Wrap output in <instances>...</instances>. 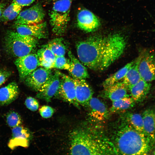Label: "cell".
I'll return each mask as SVG.
<instances>
[{"mask_svg":"<svg viewBox=\"0 0 155 155\" xmlns=\"http://www.w3.org/2000/svg\"><path fill=\"white\" fill-rule=\"evenodd\" d=\"M126 41L119 33L107 36L96 35L78 42L77 54L84 65L96 71L105 70L124 53Z\"/></svg>","mask_w":155,"mask_h":155,"instance_id":"1","label":"cell"},{"mask_svg":"<svg viewBox=\"0 0 155 155\" xmlns=\"http://www.w3.org/2000/svg\"><path fill=\"white\" fill-rule=\"evenodd\" d=\"M69 138L71 154H118L110 140L92 128L76 129L70 133Z\"/></svg>","mask_w":155,"mask_h":155,"instance_id":"2","label":"cell"},{"mask_svg":"<svg viewBox=\"0 0 155 155\" xmlns=\"http://www.w3.org/2000/svg\"><path fill=\"white\" fill-rule=\"evenodd\" d=\"M114 131L113 141L118 154L146 155L152 144L144 133L132 127L123 119Z\"/></svg>","mask_w":155,"mask_h":155,"instance_id":"3","label":"cell"},{"mask_svg":"<svg viewBox=\"0 0 155 155\" xmlns=\"http://www.w3.org/2000/svg\"><path fill=\"white\" fill-rule=\"evenodd\" d=\"M37 38L21 34L17 31L9 30L5 37V46L7 52L17 58L26 55L36 47Z\"/></svg>","mask_w":155,"mask_h":155,"instance_id":"4","label":"cell"},{"mask_svg":"<svg viewBox=\"0 0 155 155\" xmlns=\"http://www.w3.org/2000/svg\"><path fill=\"white\" fill-rule=\"evenodd\" d=\"M50 14V22L52 31L56 35H61L66 30L70 20L72 0L54 1Z\"/></svg>","mask_w":155,"mask_h":155,"instance_id":"5","label":"cell"},{"mask_svg":"<svg viewBox=\"0 0 155 155\" xmlns=\"http://www.w3.org/2000/svg\"><path fill=\"white\" fill-rule=\"evenodd\" d=\"M138 69L141 78L149 82L155 80V53L149 50L142 52Z\"/></svg>","mask_w":155,"mask_h":155,"instance_id":"6","label":"cell"},{"mask_svg":"<svg viewBox=\"0 0 155 155\" xmlns=\"http://www.w3.org/2000/svg\"><path fill=\"white\" fill-rule=\"evenodd\" d=\"M14 63L18 71L20 79L23 80L39 66L37 54L32 53L17 58Z\"/></svg>","mask_w":155,"mask_h":155,"instance_id":"7","label":"cell"},{"mask_svg":"<svg viewBox=\"0 0 155 155\" xmlns=\"http://www.w3.org/2000/svg\"><path fill=\"white\" fill-rule=\"evenodd\" d=\"M45 12L41 5L36 4L20 12L16 18L15 24H33L42 22Z\"/></svg>","mask_w":155,"mask_h":155,"instance_id":"8","label":"cell"},{"mask_svg":"<svg viewBox=\"0 0 155 155\" xmlns=\"http://www.w3.org/2000/svg\"><path fill=\"white\" fill-rule=\"evenodd\" d=\"M60 82L57 94L65 100L79 108L76 99L75 88L72 78L60 72Z\"/></svg>","mask_w":155,"mask_h":155,"instance_id":"9","label":"cell"},{"mask_svg":"<svg viewBox=\"0 0 155 155\" xmlns=\"http://www.w3.org/2000/svg\"><path fill=\"white\" fill-rule=\"evenodd\" d=\"M60 82V72L53 73L51 77L38 91L36 97L49 102L57 94Z\"/></svg>","mask_w":155,"mask_h":155,"instance_id":"10","label":"cell"},{"mask_svg":"<svg viewBox=\"0 0 155 155\" xmlns=\"http://www.w3.org/2000/svg\"><path fill=\"white\" fill-rule=\"evenodd\" d=\"M78 28L86 32H91L97 30L100 25L99 19L90 11L83 9L80 10L77 17Z\"/></svg>","mask_w":155,"mask_h":155,"instance_id":"11","label":"cell"},{"mask_svg":"<svg viewBox=\"0 0 155 155\" xmlns=\"http://www.w3.org/2000/svg\"><path fill=\"white\" fill-rule=\"evenodd\" d=\"M53 73L51 69L41 67L33 71L24 80L28 86L35 91H38Z\"/></svg>","mask_w":155,"mask_h":155,"instance_id":"12","label":"cell"},{"mask_svg":"<svg viewBox=\"0 0 155 155\" xmlns=\"http://www.w3.org/2000/svg\"><path fill=\"white\" fill-rule=\"evenodd\" d=\"M91 121L95 123H101L106 121L109 116V111L105 104L99 99L92 97L87 106Z\"/></svg>","mask_w":155,"mask_h":155,"instance_id":"13","label":"cell"},{"mask_svg":"<svg viewBox=\"0 0 155 155\" xmlns=\"http://www.w3.org/2000/svg\"><path fill=\"white\" fill-rule=\"evenodd\" d=\"M14 27L19 34L32 36L37 39L46 38L48 32L46 22L33 24H15Z\"/></svg>","mask_w":155,"mask_h":155,"instance_id":"14","label":"cell"},{"mask_svg":"<svg viewBox=\"0 0 155 155\" xmlns=\"http://www.w3.org/2000/svg\"><path fill=\"white\" fill-rule=\"evenodd\" d=\"M72 78L75 86L77 102L79 105L87 106L93 94L91 87L84 79Z\"/></svg>","mask_w":155,"mask_h":155,"instance_id":"15","label":"cell"},{"mask_svg":"<svg viewBox=\"0 0 155 155\" xmlns=\"http://www.w3.org/2000/svg\"><path fill=\"white\" fill-rule=\"evenodd\" d=\"M12 137L8 143V146L12 150L22 146L27 147L29 145L30 133L25 127L20 125L12 128Z\"/></svg>","mask_w":155,"mask_h":155,"instance_id":"16","label":"cell"},{"mask_svg":"<svg viewBox=\"0 0 155 155\" xmlns=\"http://www.w3.org/2000/svg\"><path fill=\"white\" fill-rule=\"evenodd\" d=\"M142 115L144 133L153 144L155 141V107L146 110Z\"/></svg>","mask_w":155,"mask_h":155,"instance_id":"17","label":"cell"},{"mask_svg":"<svg viewBox=\"0 0 155 155\" xmlns=\"http://www.w3.org/2000/svg\"><path fill=\"white\" fill-rule=\"evenodd\" d=\"M128 88L123 82H119L104 88V96L112 102L119 99L129 96Z\"/></svg>","mask_w":155,"mask_h":155,"instance_id":"18","label":"cell"},{"mask_svg":"<svg viewBox=\"0 0 155 155\" xmlns=\"http://www.w3.org/2000/svg\"><path fill=\"white\" fill-rule=\"evenodd\" d=\"M19 93L18 85L15 82L10 83L0 89V104H9L18 98Z\"/></svg>","mask_w":155,"mask_h":155,"instance_id":"19","label":"cell"},{"mask_svg":"<svg viewBox=\"0 0 155 155\" xmlns=\"http://www.w3.org/2000/svg\"><path fill=\"white\" fill-rule=\"evenodd\" d=\"M151 87L150 82L141 79L129 88L131 97L135 102L142 101L148 94Z\"/></svg>","mask_w":155,"mask_h":155,"instance_id":"20","label":"cell"},{"mask_svg":"<svg viewBox=\"0 0 155 155\" xmlns=\"http://www.w3.org/2000/svg\"><path fill=\"white\" fill-rule=\"evenodd\" d=\"M68 56L70 66L68 70L72 78L80 79H86L89 77L88 72L86 67L72 53L68 52Z\"/></svg>","mask_w":155,"mask_h":155,"instance_id":"21","label":"cell"},{"mask_svg":"<svg viewBox=\"0 0 155 155\" xmlns=\"http://www.w3.org/2000/svg\"><path fill=\"white\" fill-rule=\"evenodd\" d=\"M140 58V54L135 60L129 69L123 80L122 82L128 89L137 83L142 79L138 69Z\"/></svg>","mask_w":155,"mask_h":155,"instance_id":"22","label":"cell"},{"mask_svg":"<svg viewBox=\"0 0 155 155\" xmlns=\"http://www.w3.org/2000/svg\"><path fill=\"white\" fill-rule=\"evenodd\" d=\"M110 111L112 113L124 112L134 106L135 102L131 97H125L112 101Z\"/></svg>","mask_w":155,"mask_h":155,"instance_id":"23","label":"cell"},{"mask_svg":"<svg viewBox=\"0 0 155 155\" xmlns=\"http://www.w3.org/2000/svg\"><path fill=\"white\" fill-rule=\"evenodd\" d=\"M134 61L135 60L128 63L117 72L105 79L102 84L104 88L123 80L128 70L133 64Z\"/></svg>","mask_w":155,"mask_h":155,"instance_id":"24","label":"cell"},{"mask_svg":"<svg viewBox=\"0 0 155 155\" xmlns=\"http://www.w3.org/2000/svg\"><path fill=\"white\" fill-rule=\"evenodd\" d=\"M123 118V119L135 129L144 133L142 115L138 113H128Z\"/></svg>","mask_w":155,"mask_h":155,"instance_id":"25","label":"cell"},{"mask_svg":"<svg viewBox=\"0 0 155 155\" xmlns=\"http://www.w3.org/2000/svg\"><path fill=\"white\" fill-rule=\"evenodd\" d=\"M56 57L64 56L66 52V46L64 39L62 38L54 39L46 44Z\"/></svg>","mask_w":155,"mask_h":155,"instance_id":"26","label":"cell"},{"mask_svg":"<svg viewBox=\"0 0 155 155\" xmlns=\"http://www.w3.org/2000/svg\"><path fill=\"white\" fill-rule=\"evenodd\" d=\"M22 7L13 1L12 3L3 11L0 20L6 22L13 20L18 16Z\"/></svg>","mask_w":155,"mask_h":155,"instance_id":"27","label":"cell"},{"mask_svg":"<svg viewBox=\"0 0 155 155\" xmlns=\"http://www.w3.org/2000/svg\"><path fill=\"white\" fill-rule=\"evenodd\" d=\"M39 60H43L53 63L56 56L51 50L45 44L39 49L37 52Z\"/></svg>","mask_w":155,"mask_h":155,"instance_id":"28","label":"cell"},{"mask_svg":"<svg viewBox=\"0 0 155 155\" xmlns=\"http://www.w3.org/2000/svg\"><path fill=\"white\" fill-rule=\"evenodd\" d=\"M6 119L8 125L12 128L20 125L22 123L20 115L14 111L9 112L6 115Z\"/></svg>","mask_w":155,"mask_h":155,"instance_id":"29","label":"cell"},{"mask_svg":"<svg viewBox=\"0 0 155 155\" xmlns=\"http://www.w3.org/2000/svg\"><path fill=\"white\" fill-rule=\"evenodd\" d=\"M70 66L69 59L64 56L56 57L53 63V68L68 70Z\"/></svg>","mask_w":155,"mask_h":155,"instance_id":"30","label":"cell"},{"mask_svg":"<svg viewBox=\"0 0 155 155\" xmlns=\"http://www.w3.org/2000/svg\"><path fill=\"white\" fill-rule=\"evenodd\" d=\"M25 104L28 109L33 111H36L39 107V103L37 100L31 96L26 99Z\"/></svg>","mask_w":155,"mask_h":155,"instance_id":"31","label":"cell"},{"mask_svg":"<svg viewBox=\"0 0 155 155\" xmlns=\"http://www.w3.org/2000/svg\"><path fill=\"white\" fill-rule=\"evenodd\" d=\"M55 112L54 109L47 105H43L40 108L39 112L41 116L44 118L51 117Z\"/></svg>","mask_w":155,"mask_h":155,"instance_id":"32","label":"cell"},{"mask_svg":"<svg viewBox=\"0 0 155 155\" xmlns=\"http://www.w3.org/2000/svg\"><path fill=\"white\" fill-rule=\"evenodd\" d=\"M11 72L5 69H0V86L10 76Z\"/></svg>","mask_w":155,"mask_h":155,"instance_id":"33","label":"cell"},{"mask_svg":"<svg viewBox=\"0 0 155 155\" xmlns=\"http://www.w3.org/2000/svg\"><path fill=\"white\" fill-rule=\"evenodd\" d=\"M35 0H13V1L22 7L28 6L32 3Z\"/></svg>","mask_w":155,"mask_h":155,"instance_id":"34","label":"cell"},{"mask_svg":"<svg viewBox=\"0 0 155 155\" xmlns=\"http://www.w3.org/2000/svg\"><path fill=\"white\" fill-rule=\"evenodd\" d=\"M39 66L48 69L53 68V63L41 60H39Z\"/></svg>","mask_w":155,"mask_h":155,"instance_id":"35","label":"cell"},{"mask_svg":"<svg viewBox=\"0 0 155 155\" xmlns=\"http://www.w3.org/2000/svg\"><path fill=\"white\" fill-rule=\"evenodd\" d=\"M5 4L4 3H0V18L1 16L2 13L4 10Z\"/></svg>","mask_w":155,"mask_h":155,"instance_id":"36","label":"cell"},{"mask_svg":"<svg viewBox=\"0 0 155 155\" xmlns=\"http://www.w3.org/2000/svg\"><path fill=\"white\" fill-rule=\"evenodd\" d=\"M153 154H154V155H155V150L154 151V152H153Z\"/></svg>","mask_w":155,"mask_h":155,"instance_id":"37","label":"cell"},{"mask_svg":"<svg viewBox=\"0 0 155 155\" xmlns=\"http://www.w3.org/2000/svg\"><path fill=\"white\" fill-rule=\"evenodd\" d=\"M54 1H55V0H53Z\"/></svg>","mask_w":155,"mask_h":155,"instance_id":"38","label":"cell"}]
</instances>
